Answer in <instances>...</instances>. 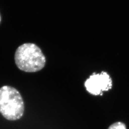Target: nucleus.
Segmentation results:
<instances>
[{
  "label": "nucleus",
  "mask_w": 129,
  "mask_h": 129,
  "mask_svg": "<svg viewBox=\"0 0 129 129\" xmlns=\"http://www.w3.org/2000/svg\"><path fill=\"white\" fill-rule=\"evenodd\" d=\"M14 60L19 69L29 73L41 70L46 63L41 49L33 43H25L19 46L15 53Z\"/></svg>",
  "instance_id": "f257e3e1"
},
{
  "label": "nucleus",
  "mask_w": 129,
  "mask_h": 129,
  "mask_svg": "<svg viewBox=\"0 0 129 129\" xmlns=\"http://www.w3.org/2000/svg\"><path fill=\"white\" fill-rule=\"evenodd\" d=\"M24 104L20 92L9 86L0 88V113L6 120H16L23 115Z\"/></svg>",
  "instance_id": "f03ea898"
},
{
  "label": "nucleus",
  "mask_w": 129,
  "mask_h": 129,
  "mask_svg": "<svg viewBox=\"0 0 129 129\" xmlns=\"http://www.w3.org/2000/svg\"><path fill=\"white\" fill-rule=\"evenodd\" d=\"M112 85L111 77L105 72L92 74L85 82V87L87 91L95 96L109 90L112 87Z\"/></svg>",
  "instance_id": "7ed1b4c3"
},
{
  "label": "nucleus",
  "mask_w": 129,
  "mask_h": 129,
  "mask_svg": "<svg viewBox=\"0 0 129 129\" xmlns=\"http://www.w3.org/2000/svg\"><path fill=\"white\" fill-rule=\"evenodd\" d=\"M108 129H127L126 125L122 122H116L109 127Z\"/></svg>",
  "instance_id": "20e7f679"
},
{
  "label": "nucleus",
  "mask_w": 129,
  "mask_h": 129,
  "mask_svg": "<svg viewBox=\"0 0 129 129\" xmlns=\"http://www.w3.org/2000/svg\"><path fill=\"white\" fill-rule=\"evenodd\" d=\"M1 16H0V22H1Z\"/></svg>",
  "instance_id": "39448f33"
}]
</instances>
